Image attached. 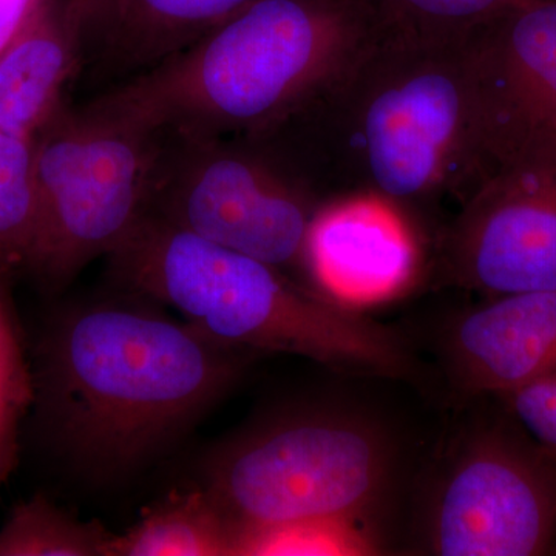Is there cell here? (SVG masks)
I'll use <instances>...</instances> for the list:
<instances>
[{
	"mask_svg": "<svg viewBox=\"0 0 556 556\" xmlns=\"http://www.w3.org/2000/svg\"><path fill=\"white\" fill-rule=\"evenodd\" d=\"M254 146L324 203L375 197L413 225L416 212L442 201L463 206L493 170L473 35L426 42L380 33L305 108Z\"/></svg>",
	"mask_w": 556,
	"mask_h": 556,
	"instance_id": "1",
	"label": "cell"
},
{
	"mask_svg": "<svg viewBox=\"0 0 556 556\" xmlns=\"http://www.w3.org/2000/svg\"><path fill=\"white\" fill-rule=\"evenodd\" d=\"M247 351L139 306L68 311L42 340L35 401L73 459L118 475L169 447L237 386Z\"/></svg>",
	"mask_w": 556,
	"mask_h": 556,
	"instance_id": "2",
	"label": "cell"
},
{
	"mask_svg": "<svg viewBox=\"0 0 556 556\" xmlns=\"http://www.w3.org/2000/svg\"><path fill=\"white\" fill-rule=\"evenodd\" d=\"M379 35L367 0H254L159 67L93 98L175 141L257 142Z\"/></svg>",
	"mask_w": 556,
	"mask_h": 556,
	"instance_id": "3",
	"label": "cell"
},
{
	"mask_svg": "<svg viewBox=\"0 0 556 556\" xmlns=\"http://www.w3.org/2000/svg\"><path fill=\"white\" fill-rule=\"evenodd\" d=\"M109 260L124 287L179 311L223 345L294 354L358 375L407 378L413 371L396 332L300 287L268 263L150 212Z\"/></svg>",
	"mask_w": 556,
	"mask_h": 556,
	"instance_id": "4",
	"label": "cell"
},
{
	"mask_svg": "<svg viewBox=\"0 0 556 556\" xmlns=\"http://www.w3.org/2000/svg\"><path fill=\"white\" fill-rule=\"evenodd\" d=\"M169 139L100 100L67 105L35 138L39 232L30 270L60 289L109 257L148 214Z\"/></svg>",
	"mask_w": 556,
	"mask_h": 556,
	"instance_id": "5",
	"label": "cell"
},
{
	"mask_svg": "<svg viewBox=\"0 0 556 556\" xmlns=\"http://www.w3.org/2000/svg\"><path fill=\"white\" fill-rule=\"evenodd\" d=\"M386 431L350 413L278 417L223 445L206 466V490L233 525L295 519L362 522L393 475Z\"/></svg>",
	"mask_w": 556,
	"mask_h": 556,
	"instance_id": "6",
	"label": "cell"
},
{
	"mask_svg": "<svg viewBox=\"0 0 556 556\" xmlns=\"http://www.w3.org/2000/svg\"><path fill=\"white\" fill-rule=\"evenodd\" d=\"M324 204L247 142L169 139L149 212L287 274L305 270L306 237Z\"/></svg>",
	"mask_w": 556,
	"mask_h": 556,
	"instance_id": "7",
	"label": "cell"
},
{
	"mask_svg": "<svg viewBox=\"0 0 556 556\" xmlns=\"http://www.w3.org/2000/svg\"><path fill=\"white\" fill-rule=\"evenodd\" d=\"M426 529L434 555L555 554L556 457L525 433L475 434L439 482Z\"/></svg>",
	"mask_w": 556,
	"mask_h": 556,
	"instance_id": "8",
	"label": "cell"
},
{
	"mask_svg": "<svg viewBox=\"0 0 556 556\" xmlns=\"http://www.w3.org/2000/svg\"><path fill=\"white\" fill-rule=\"evenodd\" d=\"M450 276L486 298L556 292V153L497 166L457 208Z\"/></svg>",
	"mask_w": 556,
	"mask_h": 556,
	"instance_id": "9",
	"label": "cell"
},
{
	"mask_svg": "<svg viewBox=\"0 0 556 556\" xmlns=\"http://www.w3.org/2000/svg\"><path fill=\"white\" fill-rule=\"evenodd\" d=\"M482 131L493 170L556 153V0H532L473 33Z\"/></svg>",
	"mask_w": 556,
	"mask_h": 556,
	"instance_id": "10",
	"label": "cell"
},
{
	"mask_svg": "<svg viewBox=\"0 0 556 556\" xmlns=\"http://www.w3.org/2000/svg\"><path fill=\"white\" fill-rule=\"evenodd\" d=\"M416 226L375 197L318 208L305 243V273L325 298L357 309L396 299L420 268Z\"/></svg>",
	"mask_w": 556,
	"mask_h": 556,
	"instance_id": "11",
	"label": "cell"
},
{
	"mask_svg": "<svg viewBox=\"0 0 556 556\" xmlns=\"http://www.w3.org/2000/svg\"><path fill=\"white\" fill-rule=\"evenodd\" d=\"M254 0H105L83 30L90 98L144 75Z\"/></svg>",
	"mask_w": 556,
	"mask_h": 556,
	"instance_id": "12",
	"label": "cell"
},
{
	"mask_svg": "<svg viewBox=\"0 0 556 556\" xmlns=\"http://www.w3.org/2000/svg\"><path fill=\"white\" fill-rule=\"evenodd\" d=\"M445 351L460 387L506 396L556 367V292L490 298L448 329Z\"/></svg>",
	"mask_w": 556,
	"mask_h": 556,
	"instance_id": "13",
	"label": "cell"
},
{
	"mask_svg": "<svg viewBox=\"0 0 556 556\" xmlns=\"http://www.w3.org/2000/svg\"><path fill=\"white\" fill-rule=\"evenodd\" d=\"M83 65V24L70 0H42L0 53V130L35 139L62 109Z\"/></svg>",
	"mask_w": 556,
	"mask_h": 556,
	"instance_id": "14",
	"label": "cell"
},
{
	"mask_svg": "<svg viewBox=\"0 0 556 556\" xmlns=\"http://www.w3.org/2000/svg\"><path fill=\"white\" fill-rule=\"evenodd\" d=\"M109 556H233L232 521L206 489L175 493L113 535Z\"/></svg>",
	"mask_w": 556,
	"mask_h": 556,
	"instance_id": "15",
	"label": "cell"
},
{
	"mask_svg": "<svg viewBox=\"0 0 556 556\" xmlns=\"http://www.w3.org/2000/svg\"><path fill=\"white\" fill-rule=\"evenodd\" d=\"M38 232L35 139L0 130V273L30 268Z\"/></svg>",
	"mask_w": 556,
	"mask_h": 556,
	"instance_id": "16",
	"label": "cell"
},
{
	"mask_svg": "<svg viewBox=\"0 0 556 556\" xmlns=\"http://www.w3.org/2000/svg\"><path fill=\"white\" fill-rule=\"evenodd\" d=\"M112 533L42 496L17 504L0 527V556H109Z\"/></svg>",
	"mask_w": 556,
	"mask_h": 556,
	"instance_id": "17",
	"label": "cell"
},
{
	"mask_svg": "<svg viewBox=\"0 0 556 556\" xmlns=\"http://www.w3.org/2000/svg\"><path fill=\"white\" fill-rule=\"evenodd\" d=\"M233 556L375 555L378 538L362 522L295 519L274 525H233Z\"/></svg>",
	"mask_w": 556,
	"mask_h": 556,
	"instance_id": "18",
	"label": "cell"
},
{
	"mask_svg": "<svg viewBox=\"0 0 556 556\" xmlns=\"http://www.w3.org/2000/svg\"><path fill=\"white\" fill-rule=\"evenodd\" d=\"M380 33L397 38L447 42L475 31L532 0H367Z\"/></svg>",
	"mask_w": 556,
	"mask_h": 556,
	"instance_id": "19",
	"label": "cell"
},
{
	"mask_svg": "<svg viewBox=\"0 0 556 556\" xmlns=\"http://www.w3.org/2000/svg\"><path fill=\"white\" fill-rule=\"evenodd\" d=\"M9 277L0 273V490L16 466L21 422L35 402V378L11 308Z\"/></svg>",
	"mask_w": 556,
	"mask_h": 556,
	"instance_id": "20",
	"label": "cell"
},
{
	"mask_svg": "<svg viewBox=\"0 0 556 556\" xmlns=\"http://www.w3.org/2000/svg\"><path fill=\"white\" fill-rule=\"evenodd\" d=\"M501 399L522 433L556 457V367Z\"/></svg>",
	"mask_w": 556,
	"mask_h": 556,
	"instance_id": "21",
	"label": "cell"
},
{
	"mask_svg": "<svg viewBox=\"0 0 556 556\" xmlns=\"http://www.w3.org/2000/svg\"><path fill=\"white\" fill-rule=\"evenodd\" d=\"M42 0H0V53L27 24Z\"/></svg>",
	"mask_w": 556,
	"mask_h": 556,
	"instance_id": "22",
	"label": "cell"
},
{
	"mask_svg": "<svg viewBox=\"0 0 556 556\" xmlns=\"http://www.w3.org/2000/svg\"><path fill=\"white\" fill-rule=\"evenodd\" d=\"M104 2L105 0H70L73 13L76 14V17H78L80 24H83V30L84 27L97 16L98 11L101 10Z\"/></svg>",
	"mask_w": 556,
	"mask_h": 556,
	"instance_id": "23",
	"label": "cell"
},
{
	"mask_svg": "<svg viewBox=\"0 0 556 556\" xmlns=\"http://www.w3.org/2000/svg\"><path fill=\"white\" fill-rule=\"evenodd\" d=\"M555 554H556V547H555Z\"/></svg>",
	"mask_w": 556,
	"mask_h": 556,
	"instance_id": "24",
	"label": "cell"
}]
</instances>
